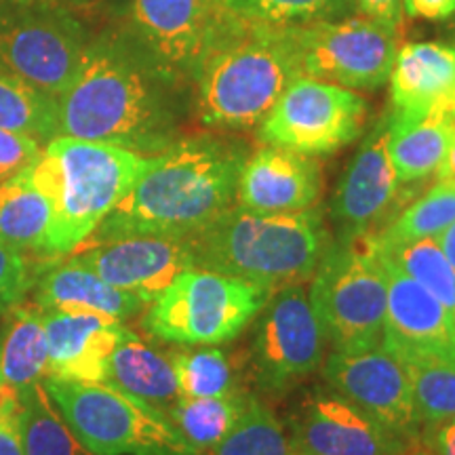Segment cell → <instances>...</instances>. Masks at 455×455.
<instances>
[{
  "label": "cell",
  "instance_id": "cb8c5ba5",
  "mask_svg": "<svg viewBox=\"0 0 455 455\" xmlns=\"http://www.w3.org/2000/svg\"><path fill=\"white\" fill-rule=\"evenodd\" d=\"M104 382L140 398L164 415H169L181 396L171 358L148 346L127 327L112 350Z\"/></svg>",
  "mask_w": 455,
  "mask_h": 455
},
{
  "label": "cell",
  "instance_id": "4316f807",
  "mask_svg": "<svg viewBox=\"0 0 455 455\" xmlns=\"http://www.w3.org/2000/svg\"><path fill=\"white\" fill-rule=\"evenodd\" d=\"M249 401L251 395L244 392L212 398L180 396L169 411V419L192 451L207 455L230 435Z\"/></svg>",
  "mask_w": 455,
  "mask_h": 455
},
{
  "label": "cell",
  "instance_id": "8992f818",
  "mask_svg": "<svg viewBox=\"0 0 455 455\" xmlns=\"http://www.w3.org/2000/svg\"><path fill=\"white\" fill-rule=\"evenodd\" d=\"M76 441L93 455H196L169 415L106 382L43 379Z\"/></svg>",
  "mask_w": 455,
  "mask_h": 455
},
{
  "label": "cell",
  "instance_id": "d590c367",
  "mask_svg": "<svg viewBox=\"0 0 455 455\" xmlns=\"http://www.w3.org/2000/svg\"><path fill=\"white\" fill-rule=\"evenodd\" d=\"M36 272L28 253L0 241V312L13 310L36 283Z\"/></svg>",
  "mask_w": 455,
  "mask_h": 455
},
{
  "label": "cell",
  "instance_id": "74e56055",
  "mask_svg": "<svg viewBox=\"0 0 455 455\" xmlns=\"http://www.w3.org/2000/svg\"><path fill=\"white\" fill-rule=\"evenodd\" d=\"M0 455H26L20 398L0 407Z\"/></svg>",
  "mask_w": 455,
  "mask_h": 455
},
{
  "label": "cell",
  "instance_id": "9c48e42d",
  "mask_svg": "<svg viewBox=\"0 0 455 455\" xmlns=\"http://www.w3.org/2000/svg\"><path fill=\"white\" fill-rule=\"evenodd\" d=\"M301 76L375 91L388 83L398 32L369 17H338L289 26Z\"/></svg>",
  "mask_w": 455,
  "mask_h": 455
},
{
  "label": "cell",
  "instance_id": "bcb514c9",
  "mask_svg": "<svg viewBox=\"0 0 455 455\" xmlns=\"http://www.w3.org/2000/svg\"><path fill=\"white\" fill-rule=\"evenodd\" d=\"M38 3H43V0H38Z\"/></svg>",
  "mask_w": 455,
  "mask_h": 455
},
{
  "label": "cell",
  "instance_id": "60d3db41",
  "mask_svg": "<svg viewBox=\"0 0 455 455\" xmlns=\"http://www.w3.org/2000/svg\"><path fill=\"white\" fill-rule=\"evenodd\" d=\"M428 449L435 455H455V418L435 426Z\"/></svg>",
  "mask_w": 455,
  "mask_h": 455
},
{
  "label": "cell",
  "instance_id": "e575fe53",
  "mask_svg": "<svg viewBox=\"0 0 455 455\" xmlns=\"http://www.w3.org/2000/svg\"><path fill=\"white\" fill-rule=\"evenodd\" d=\"M169 358L181 396L212 398L241 392L236 388L230 361L218 348L204 346L198 350H178Z\"/></svg>",
  "mask_w": 455,
  "mask_h": 455
},
{
  "label": "cell",
  "instance_id": "9a60e30c",
  "mask_svg": "<svg viewBox=\"0 0 455 455\" xmlns=\"http://www.w3.org/2000/svg\"><path fill=\"white\" fill-rule=\"evenodd\" d=\"M291 447L301 455H403L413 441L329 388H315L291 419Z\"/></svg>",
  "mask_w": 455,
  "mask_h": 455
},
{
  "label": "cell",
  "instance_id": "603a6c76",
  "mask_svg": "<svg viewBox=\"0 0 455 455\" xmlns=\"http://www.w3.org/2000/svg\"><path fill=\"white\" fill-rule=\"evenodd\" d=\"M386 118H388V155L398 181L403 186H418L419 181L439 173L449 148L455 141V112H388Z\"/></svg>",
  "mask_w": 455,
  "mask_h": 455
},
{
  "label": "cell",
  "instance_id": "f1b7e54d",
  "mask_svg": "<svg viewBox=\"0 0 455 455\" xmlns=\"http://www.w3.org/2000/svg\"><path fill=\"white\" fill-rule=\"evenodd\" d=\"M0 129L49 144L60 135L57 98L0 72Z\"/></svg>",
  "mask_w": 455,
  "mask_h": 455
},
{
  "label": "cell",
  "instance_id": "8d00e7d4",
  "mask_svg": "<svg viewBox=\"0 0 455 455\" xmlns=\"http://www.w3.org/2000/svg\"><path fill=\"white\" fill-rule=\"evenodd\" d=\"M41 150L43 146L36 140L0 129V184L30 167Z\"/></svg>",
  "mask_w": 455,
  "mask_h": 455
},
{
  "label": "cell",
  "instance_id": "ffe728a7",
  "mask_svg": "<svg viewBox=\"0 0 455 455\" xmlns=\"http://www.w3.org/2000/svg\"><path fill=\"white\" fill-rule=\"evenodd\" d=\"M47 335L44 378L68 382H104L112 350L124 325L93 312H43Z\"/></svg>",
  "mask_w": 455,
  "mask_h": 455
},
{
  "label": "cell",
  "instance_id": "7bdbcfd3",
  "mask_svg": "<svg viewBox=\"0 0 455 455\" xmlns=\"http://www.w3.org/2000/svg\"><path fill=\"white\" fill-rule=\"evenodd\" d=\"M436 180H453L455 181V141L449 148L445 163L441 164L439 173H436Z\"/></svg>",
  "mask_w": 455,
  "mask_h": 455
},
{
  "label": "cell",
  "instance_id": "b9f144b4",
  "mask_svg": "<svg viewBox=\"0 0 455 455\" xmlns=\"http://www.w3.org/2000/svg\"><path fill=\"white\" fill-rule=\"evenodd\" d=\"M435 238H436V243H439L441 251L445 253L447 261L453 266V270H455V221L451 226H447L445 230H443L441 235Z\"/></svg>",
  "mask_w": 455,
  "mask_h": 455
},
{
  "label": "cell",
  "instance_id": "484cf974",
  "mask_svg": "<svg viewBox=\"0 0 455 455\" xmlns=\"http://www.w3.org/2000/svg\"><path fill=\"white\" fill-rule=\"evenodd\" d=\"M0 341V379L15 395L41 384L47 373V335L41 310L15 306Z\"/></svg>",
  "mask_w": 455,
  "mask_h": 455
},
{
  "label": "cell",
  "instance_id": "836d02e7",
  "mask_svg": "<svg viewBox=\"0 0 455 455\" xmlns=\"http://www.w3.org/2000/svg\"><path fill=\"white\" fill-rule=\"evenodd\" d=\"M207 455H295V451L275 413L251 396L230 435Z\"/></svg>",
  "mask_w": 455,
  "mask_h": 455
},
{
  "label": "cell",
  "instance_id": "7c38bea8",
  "mask_svg": "<svg viewBox=\"0 0 455 455\" xmlns=\"http://www.w3.org/2000/svg\"><path fill=\"white\" fill-rule=\"evenodd\" d=\"M325 331L301 284L270 293L258 312L251 341L255 378L264 390H291L321 367Z\"/></svg>",
  "mask_w": 455,
  "mask_h": 455
},
{
  "label": "cell",
  "instance_id": "d6986e66",
  "mask_svg": "<svg viewBox=\"0 0 455 455\" xmlns=\"http://www.w3.org/2000/svg\"><path fill=\"white\" fill-rule=\"evenodd\" d=\"M321 190V164L315 156L266 146L244 161L236 201L255 213H298L315 207Z\"/></svg>",
  "mask_w": 455,
  "mask_h": 455
},
{
  "label": "cell",
  "instance_id": "f6af8a7d",
  "mask_svg": "<svg viewBox=\"0 0 455 455\" xmlns=\"http://www.w3.org/2000/svg\"><path fill=\"white\" fill-rule=\"evenodd\" d=\"M7 4H30V3H38V0H4Z\"/></svg>",
  "mask_w": 455,
  "mask_h": 455
},
{
  "label": "cell",
  "instance_id": "2e32d148",
  "mask_svg": "<svg viewBox=\"0 0 455 455\" xmlns=\"http://www.w3.org/2000/svg\"><path fill=\"white\" fill-rule=\"evenodd\" d=\"M325 379L352 405L415 441L419 419L413 407L405 367L382 344L361 350H333L325 363Z\"/></svg>",
  "mask_w": 455,
  "mask_h": 455
},
{
  "label": "cell",
  "instance_id": "44dd1931",
  "mask_svg": "<svg viewBox=\"0 0 455 455\" xmlns=\"http://www.w3.org/2000/svg\"><path fill=\"white\" fill-rule=\"evenodd\" d=\"M390 112H455V43H407L390 72Z\"/></svg>",
  "mask_w": 455,
  "mask_h": 455
},
{
  "label": "cell",
  "instance_id": "8fae6325",
  "mask_svg": "<svg viewBox=\"0 0 455 455\" xmlns=\"http://www.w3.org/2000/svg\"><path fill=\"white\" fill-rule=\"evenodd\" d=\"M367 114L365 98L352 89L298 76L261 121L259 140L301 155H333L358 140Z\"/></svg>",
  "mask_w": 455,
  "mask_h": 455
},
{
  "label": "cell",
  "instance_id": "4fadbf2b",
  "mask_svg": "<svg viewBox=\"0 0 455 455\" xmlns=\"http://www.w3.org/2000/svg\"><path fill=\"white\" fill-rule=\"evenodd\" d=\"M401 186L388 155V118L384 114L363 140L335 190L331 215L338 241H361L382 232L398 215Z\"/></svg>",
  "mask_w": 455,
  "mask_h": 455
},
{
  "label": "cell",
  "instance_id": "7dc6e473",
  "mask_svg": "<svg viewBox=\"0 0 455 455\" xmlns=\"http://www.w3.org/2000/svg\"><path fill=\"white\" fill-rule=\"evenodd\" d=\"M295 455H301V453H295Z\"/></svg>",
  "mask_w": 455,
  "mask_h": 455
},
{
  "label": "cell",
  "instance_id": "ba28073f",
  "mask_svg": "<svg viewBox=\"0 0 455 455\" xmlns=\"http://www.w3.org/2000/svg\"><path fill=\"white\" fill-rule=\"evenodd\" d=\"M310 304L335 350L382 344L386 276L369 238L335 241L312 275Z\"/></svg>",
  "mask_w": 455,
  "mask_h": 455
},
{
  "label": "cell",
  "instance_id": "52a82bcc",
  "mask_svg": "<svg viewBox=\"0 0 455 455\" xmlns=\"http://www.w3.org/2000/svg\"><path fill=\"white\" fill-rule=\"evenodd\" d=\"M270 291L241 278L190 266L148 304L141 327L180 346H218L235 339L258 316Z\"/></svg>",
  "mask_w": 455,
  "mask_h": 455
},
{
  "label": "cell",
  "instance_id": "e0dca14e",
  "mask_svg": "<svg viewBox=\"0 0 455 455\" xmlns=\"http://www.w3.org/2000/svg\"><path fill=\"white\" fill-rule=\"evenodd\" d=\"M133 34L146 53L186 81H195L221 7L215 0H129Z\"/></svg>",
  "mask_w": 455,
  "mask_h": 455
},
{
  "label": "cell",
  "instance_id": "ee69618b",
  "mask_svg": "<svg viewBox=\"0 0 455 455\" xmlns=\"http://www.w3.org/2000/svg\"><path fill=\"white\" fill-rule=\"evenodd\" d=\"M403 455H435V453H432L430 449H426V447H413L411 445Z\"/></svg>",
  "mask_w": 455,
  "mask_h": 455
},
{
  "label": "cell",
  "instance_id": "5b68a950",
  "mask_svg": "<svg viewBox=\"0 0 455 455\" xmlns=\"http://www.w3.org/2000/svg\"><path fill=\"white\" fill-rule=\"evenodd\" d=\"M148 163L129 148L57 135L28 167L53 207L51 255H70L127 196Z\"/></svg>",
  "mask_w": 455,
  "mask_h": 455
},
{
  "label": "cell",
  "instance_id": "7402d4cb",
  "mask_svg": "<svg viewBox=\"0 0 455 455\" xmlns=\"http://www.w3.org/2000/svg\"><path fill=\"white\" fill-rule=\"evenodd\" d=\"M32 289L41 312H93L123 323L148 308L138 295L112 287L72 258L44 270Z\"/></svg>",
  "mask_w": 455,
  "mask_h": 455
},
{
  "label": "cell",
  "instance_id": "3957f363",
  "mask_svg": "<svg viewBox=\"0 0 455 455\" xmlns=\"http://www.w3.org/2000/svg\"><path fill=\"white\" fill-rule=\"evenodd\" d=\"M298 76L289 26L259 24L224 11L192 81L198 121L215 131L259 127Z\"/></svg>",
  "mask_w": 455,
  "mask_h": 455
},
{
  "label": "cell",
  "instance_id": "ab89813d",
  "mask_svg": "<svg viewBox=\"0 0 455 455\" xmlns=\"http://www.w3.org/2000/svg\"><path fill=\"white\" fill-rule=\"evenodd\" d=\"M403 13L428 21H443L455 15V0H403Z\"/></svg>",
  "mask_w": 455,
  "mask_h": 455
},
{
  "label": "cell",
  "instance_id": "5bb4252c",
  "mask_svg": "<svg viewBox=\"0 0 455 455\" xmlns=\"http://www.w3.org/2000/svg\"><path fill=\"white\" fill-rule=\"evenodd\" d=\"M72 259L101 281L150 304L181 272L195 266L190 238L127 235L83 243Z\"/></svg>",
  "mask_w": 455,
  "mask_h": 455
},
{
  "label": "cell",
  "instance_id": "d4e9b609",
  "mask_svg": "<svg viewBox=\"0 0 455 455\" xmlns=\"http://www.w3.org/2000/svg\"><path fill=\"white\" fill-rule=\"evenodd\" d=\"M53 207L28 171L0 184V241L21 253H49Z\"/></svg>",
  "mask_w": 455,
  "mask_h": 455
},
{
  "label": "cell",
  "instance_id": "4dcf8cb0",
  "mask_svg": "<svg viewBox=\"0 0 455 455\" xmlns=\"http://www.w3.org/2000/svg\"><path fill=\"white\" fill-rule=\"evenodd\" d=\"M411 386L413 407L422 426L455 418V363L443 358H398Z\"/></svg>",
  "mask_w": 455,
  "mask_h": 455
},
{
  "label": "cell",
  "instance_id": "1f68e13d",
  "mask_svg": "<svg viewBox=\"0 0 455 455\" xmlns=\"http://www.w3.org/2000/svg\"><path fill=\"white\" fill-rule=\"evenodd\" d=\"M455 221V181L436 180V184L398 213L382 232L371 236L378 243H405L439 236Z\"/></svg>",
  "mask_w": 455,
  "mask_h": 455
},
{
  "label": "cell",
  "instance_id": "83f0119b",
  "mask_svg": "<svg viewBox=\"0 0 455 455\" xmlns=\"http://www.w3.org/2000/svg\"><path fill=\"white\" fill-rule=\"evenodd\" d=\"M375 258L395 266L422 284L455 315V270L441 251L436 238H418L405 243H378L369 236Z\"/></svg>",
  "mask_w": 455,
  "mask_h": 455
},
{
  "label": "cell",
  "instance_id": "d6a6232c",
  "mask_svg": "<svg viewBox=\"0 0 455 455\" xmlns=\"http://www.w3.org/2000/svg\"><path fill=\"white\" fill-rule=\"evenodd\" d=\"M221 9L241 20L268 26H301L338 20L356 11V0H215Z\"/></svg>",
  "mask_w": 455,
  "mask_h": 455
},
{
  "label": "cell",
  "instance_id": "277c9868",
  "mask_svg": "<svg viewBox=\"0 0 455 455\" xmlns=\"http://www.w3.org/2000/svg\"><path fill=\"white\" fill-rule=\"evenodd\" d=\"M190 241L198 268L241 278L270 293L312 278L331 244L316 207L298 213L230 207Z\"/></svg>",
  "mask_w": 455,
  "mask_h": 455
},
{
  "label": "cell",
  "instance_id": "f546056e",
  "mask_svg": "<svg viewBox=\"0 0 455 455\" xmlns=\"http://www.w3.org/2000/svg\"><path fill=\"white\" fill-rule=\"evenodd\" d=\"M20 418L26 455H93L57 413L43 382L20 395Z\"/></svg>",
  "mask_w": 455,
  "mask_h": 455
},
{
  "label": "cell",
  "instance_id": "6da1fadb",
  "mask_svg": "<svg viewBox=\"0 0 455 455\" xmlns=\"http://www.w3.org/2000/svg\"><path fill=\"white\" fill-rule=\"evenodd\" d=\"M133 36L89 43L70 87L57 98L60 135L106 141L155 156L175 141L186 114L184 84Z\"/></svg>",
  "mask_w": 455,
  "mask_h": 455
},
{
  "label": "cell",
  "instance_id": "7a4b0ae2",
  "mask_svg": "<svg viewBox=\"0 0 455 455\" xmlns=\"http://www.w3.org/2000/svg\"><path fill=\"white\" fill-rule=\"evenodd\" d=\"M249 152L221 135L175 140L148 163L89 241L127 235L190 238L232 207Z\"/></svg>",
  "mask_w": 455,
  "mask_h": 455
},
{
  "label": "cell",
  "instance_id": "f35d334b",
  "mask_svg": "<svg viewBox=\"0 0 455 455\" xmlns=\"http://www.w3.org/2000/svg\"><path fill=\"white\" fill-rule=\"evenodd\" d=\"M356 11H361L369 20H375L401 32L403 0H356Z\"/></svg>",
  "mask_w": 455,
  "mask_h": 455
},
{
  "label": "cell",
  "instance_id": "ac0fdd59",
  "mask_svg": "<svg viewBox=\"0 0 455 455\" xmlns=\"http://www.w3.org/2000/svg\"><path fill=\"white\" fill-rule=\"evenodd\" d=\"M386 276L382 346L396 358L455 363V315L428 289L378 258Z\"/></svg>",
  "mask_w": 455,
  "mask_h": 455
},
{
  "label": "cell",
  "instance_id": "30bf717a",
  "mask_svg": "<svg viewBox=\"0 0 455 455\" xmlns=\"http://www.w3.org/2000/svg\"><path fill=\"white\" fill-rule=\"evenodd\" d=\"M87 34L72 15L41 3L0 11V72L60 98L76 78Z\"/></svg>",
  "mask_w": 455,
  "mask_h": 455
}]
</instances>
